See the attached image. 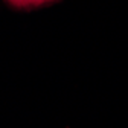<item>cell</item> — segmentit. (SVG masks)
<instances>
[{"mask_svg":"<svg viewBox=\"0 0 128 128\" xmlns=\"http://www.w3.org/2000/svg\"><path fill=\"white\" fill-rule=\"evenodd\" d=\"M6 2L14 8H35L46 3H52L55 0H6Z\"/></svg>","mask_w":128,"mask_h":128,"instance_id":"1","label":"cell"}]
</instances>
